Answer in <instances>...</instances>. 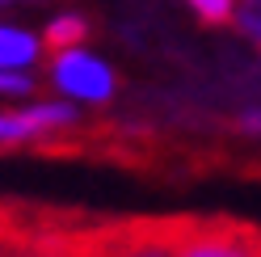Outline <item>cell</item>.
Returning <instances> with one entry per match:
<instances>
[{
    "mask_svg": "<svg viewBox=\"0 0 261 257\" xmlns=\"http://www.w3.org/2000/svg\"><path fill=\"white\" fill-rule=\"evenodd\" d=\"M194 215H135V219H85L76 236L80 257H177Z\"/></svg>",
    "mask_w": 261,
    "mask_h": 257,
    "instance_id": "6da1fadb",
    "label": "cell"
},
{
    "mask_svg": "<svg viewBox=\"0 0 261 257\" xmlns=\"http://www.w3.org/2000/svg\"><path fill=\"white\" fill-rule=\"evenodd\" d=\"M177 257H261V228L240 219H198Z\"/></svg>",
    "mask_w": 261,
    "mask_h": 257,
    "instance_id": "7a4b0ae2",
    "label": "cell"
},
{
    "mask_svg": "<svg viewBox=\"0 0 261 257\" xmlns=\"http://www.w3.org/2000/svg\"><path fill=\"white\" fill-rule=\"evenodd\" d=\"M51 80L55 89H63L76 101H106L114 93V72L101 59H93L89 51H59L51 59Z\"/></svg>",
    "mask_w": 261,
    "mask_h": 257,
    "instance_id": "3957f363",
    "label": "cell"
},
{
    "mask_svg": "<svg viewBox=\"0 0 261 257\" xmlns=\"http://www.w3.org/2000/svg\"><path fill=\"white\" fill-rule=\"evenodd\" d=\"M76 122V110L72 106H30L21 114H0V143H34L38 135L55 131V126H72Z\"/></svg>",
    "mask_w": 261,
    "mask_h": 257,
    "instance_id": "277c9868",
    "label": "cell"
},
{
    "mask_svg": "<svg viewBox=\"0 0 261 257\" xmlns=\"http://www.w3.org/2000/svg\"><path fill=\"white\" fill-rule=\"evenodd\" d=\"M38 59V38L25 34V30H13V25H0V68H30Z\"/></svg>",
    "mask_w": 261,
    "mask_h": 257,
    "instance_id": "5b68a950",
    "label": "cell"
},
{
    "mask_svg": "<svg viewBox=\"0 0 261 257\" xmlns=\"http://www.w3.org/2000/svg\"><path fill=\"white\" fill-rule=\"evenodd\" d=\"M89 34L85 17H76V13H68V17H55L51 25H46V51L59 55V51H72V46Z\"/></svg>",
    "mask_w": 261,
    "mask_h": 257,
    "instance_id": "8992f818",
    "label": "cell"
},
{
    "mask_svg": "<svg viewBox=\"0 0 261 257\" xmlns=\"http://www.w3.org/2000/svg\"><path fill=\"white\" fill-rule=\"evenodd\" d=\"M0 257H80V253H76V240H38V245H9L0 249Z\"/></svg>",
    "mask_w": 261,
    "mask_h": 257,
    "instance_id": "52a82bcc",
    "label": "cell"
},
{
    "mask_svg": "<svg viewBox=\"0 0 261 257\" xmlns=\"http://www.w3.org/2000/svg\"><path fill=\"white\" fill-rule=\"evenodd\" d=\"M227 21H236L240 34L261 46V0H232V17Z\"/></svg>",
    "mask_w": 261,
    "mask_h": 257,
    "instance_id": "ba28073f",
    "label": "cell"
},
{
    "mask_svg": "<svg viewBox=\"0 0 261 257\" xmlns=\"http://www.w3.org/2000/svg\"><path fill=\"white\" fill-rule=\"evenodd\" d=\"M0 93L5 97H25V93H34V80L17 68H0Z\"/></svg>",
    "mask_w": 261,
    "mask_h": 257,
    "instance_id": "9c48e42d",
    "label": "cell"
},
{
    "mask_svg": "<svg viewBox=\"0 0 261 257\" xmlns=\"http://www.w3.org/2000/svg\"><path fill=\"white\" fill-rule=\"evenodd\" d=\"M190 5H194V13H198L202 21H211V25H219V21L232 17V0H190Z\"/></svg>",
    "mask_w": 261,
    "mask_h": 257,
    "instance_id": "30bf717a",
    "label": "cell"
},
{
    "mask_svg": "<svg viewBox=\"0 0 261 257\" xmlns=\"http://www.w3.org/2000/svg\"><path fill=\"white\" fill-rule=\"evenodd\" d=\"M240 126H244V131H261V114H244Z\"/></svg>",
    "mask_w": 261,
    "mask_h": 257,
    "instance_id": "8fae6325",
    "label": "cell"
}]
</instances>
